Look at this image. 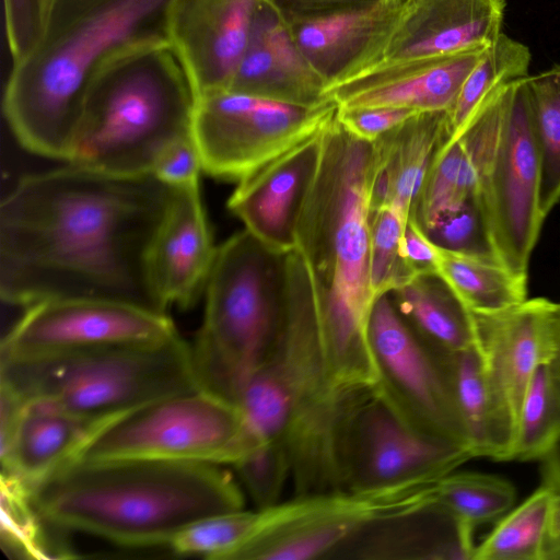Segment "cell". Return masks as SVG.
<instances>
[{"instance_id":"e575fe53","label":"cell","mask_w":560,"mask_h":560,"mask_svg":"<svg viewBox=\"0 0 560 560\" xmlns=\"http://www.w3.org/2000/svg\"><path fill=\"white\" fill-rule=\"evenodd\" d=\"M430 497L475 529L505 515L514 506L516 492L497 476L453 471L431 485Z\"/></svg>"},{"instance_id":"d590c367","label":"cell","mask_w":560,"mask_h":560,"mask_svg":"<svg viewBox=\"0 0 560 560\" xmlns=\"http://www.w3.org/2000/svg\"><path fill=\"white\" fill-rule=\"evenodd\" d=\"M559 433L560 404L544 364L535 371L521 400L512 460H539Z\"/></svg>"},{"instance_id":"484cf974","label":"cell","mask_w":560,"mask_h":560,"mask_svg":"<svg viewBox=\"0 0 560 560\" xmlns=\"http://www.w3.org/2000/svg\"><path fill=\"white\" fill-rule=\"evenodd\" d=\"M452 138L448 110L418 112L381 136L371 212L390 208L409 219L441 148Z\"/></svg>"},{"instance_id":"c3c4849f","label":"cell","mask_w":560,"mask_h":560,"mask_svg":"<svg viewBox=\"0 0 560 560\" xmlns=\"http://www.w3.org/2000/svg\"><path fill=\"white\" fill-rule=\"evenodd\" d=\"M545 560H560V497L556 495Z\"/></svg>"},{"instance_id":"83f0119b","label":"cell","mask_w":560,"mask_h":560,"mask_svg":"<svg viewBox=\"0 0 560 560\" xmlns=\"http://www.w3.org/2000/svg\"><path fill=\"white\" fill-rule=\"evenodd\" d=\"M388 293L408 327L432 351L448 354L475 345L471 313L439 272L416 276Z\"/></svg>"},{"instance_id":"8fae6325","label":"cell","mask_w":560,"mask_h":560,"mask_svg":"<svg viewBox=\"0 0 560 560\" xmlns=\"http://www.w3.org/2000/svg\"><path fill=\"white\" fill-rule=\"evenodd\" d=\"M337 109L332 100L304 106L232 90L200 95L192 135L203 171L240 182L318 133Z\"/></svg>"},{"instance_id":"f546056e","label":"cell","mask_w":560,"mask_h":560,"mask_svg":"<svg viewBox=\"0 0 560 560\" xmlns=\"http://www.w3.org/2000/svg\"><path fill=\"white\" fill-rule=\"evenodd\" d=\"M435 248L438 272L470 312H498L527 299V279L513 275L501 264Z\"/></svg>"},{"instance_id":"4fadbf2b","label":"cell","mask_w":560,"mask_h":560,"mask_svg":"<svg viewBox=\"0 0 560 560\" xmlns=\"http://www.w3.org/2000/svg\"><path fill=\"white\" fill-rule=\"evenodd\" d=\"M428 488L357 493L295 494L262 511L246 539L226 560L330 559L363 525L381 514L422 502Z\"/></svg>"},{"instance_id":"b9f144b4","label":"cell","mask_w":560,"mask_h":560,"mask_svg":"<svg viewBox=\"0 0 560 560\" xmlns=\"http://www.w3.org/2000/svg\"><path fill=\"white\" fill-rule=\"evenodd\" d=\"M202 171L201 153L194 135H190L168 147L158 159L151 173L177 189L197 185Z\"/></svg>"},{"instance_id":"ffe728a7","label":"cell","mask_w":560,"mask_h":560,"mask_svg":"<svg viewBox=\"0 0 560 560\" xmlns=\"http://www.w3.org/2000/svg\"><path fill=\"white\" fill-rule=\"evenodd\" d=\"M474 528L430 497L371 520L330 559L474 560Z\"/></svg>"},{"instance_id":"1f68e13d","label":"cell","mask_w":560,"mask_h":560,"mask_svg":"<svg viewBox=\"0 0 560 560\" xmlns=\"http://www.w3.org/2000/svg\"><path fill=\"white\" fill-rule=\"evenodd\" d=\"M1 537L9 549L26 558H73L68 532L37 510L23 481L1 474Z\"/></svg>"},{"instance_id":"ee69618b","label":"cell","mask_w":560,"mask_h":560,"mask_svg":"<svg viewBox=\"0 0 560 560\" xmlns=\"http://www.w3.org/2000/svg\"><path fill=\"white\" fill-rule=\"evenodd\" d=\"M287 23L383 0H266ZM408 1V0H400Z\"/></svg>"},{"instance_id":"f1b7e54d","label":"cell","mask_w":560,"mask_h":560,"mask_svg":"<svg viewBox=\"0 0 560 560\" xmlns=\"http://www.w3.org/2000/svg\"><path fill=\"white\" fill-rule=\"evenodd\" d=\"M479 175L478 140L465 126L439 151L411 208L409 219L425 231L443 214L475 196Z\"/></svg>"},{"instance_id":"8992f818","label":"cell","mask_w":560,"mask_h":560,"mask_svg":"<svg viewBox=\"0 0 560 560\" xmlns=\"http://www.w3.org/2000/svg\"><path fill=\"white\" fill-rule=\"evenodd\" d=\"M198 96L171 43L116 58L89 86L67 163L125 175L151 173L168 147L192 135Z\"/></svg>"},{"instance_id":"74e56055","label":"cell","mask_w":560,"mask_h":560,"mask_svg":"<svg viewBox=\"0 0 560 560\" xmlns=\"http://www.w3.org/2000/svg\"><path fill=\"white\" fill-rule=\"evenodd\" d=\"M407 221L390 208L371 212L370 278L375 299L416 277L401 252Z\"/></svg>"},{"instance_id":"7402d4cb","label":"cell","mask_w":560,"mask_h":560,"mask_svg":"<svg viewBox=\"0 0 560 560\" xmlns=\"http://www.w3.org/2000/svg\"><path fill=\"white\" fill-rule=\"evenodd\" d=\"M552 303L535 298L498 312H470L486 372L515 418L535 371L550 355Z\"/></svg>"},{"instance_id":"6da1fadb","label":"cell","mask_w":560,"mask_h":560,"mask_svg":"<svg viewBox=\"0 0 560 560\" xmlns=\"http://www.w3.org/2000/svg\"><path fill=\"white\" fill-rule=\"evenodd\" d=\"M175 192L152 173L74 163L25 176L0 206L2 300L97 299L167 314L149 255Z\"/></svg>"},{"instance_id":"44dd1931","label":"cell","mask_w":560,"mask_h":560,"mask_svg":"<svg viewBox=\"0 0 560 560\" xmlns=\"http://www.w3.org/2000/svg\"><path fill=\"white\" fill-rule=\"evenodd\" d=\"M322 130L240 180L229 199L245 229L275 250L295 247L296 222L319 163Z\"/></svg>"},{"instance_id":"603a6c76","label":"cell","mask_w":560,"mask_h":560,"mask_svg":"<svg viewBox=\"0 0 560 560\" xmlns=\"http://www.w3.org/2000/svg\"><path fill=\"white\" fill-rule=\"evenodd\" d=\"M504 9L505 0H409L380 61L488 47L502 33Z\"/></svg>"},{"instance_id":"7dc6e473","label":"cell","mask_w":560,"mask_h":560,"mask_svg":"<svg viewBox=\"0 0 560 560\" xmlns=\"http://www.w3.org/2000/svg\"><path fill=\"white\" fill-rule=\"evenodd\" d=\"M539 462L541 464V485L560 497V433Z\"/></svg>"},{"instance_id":"4316f807","label":"cell","mask_w":560,"mask_h":560,"mask_svg":"<svg viewBox=\"0 0 560 560\" xmlns=\"http://www.w3.org/2000/svg\"><path fill=\"white\" fill-rule=\"evenodd\" d=\"M452 389L475 457L512 460L516 418L488 376L476 345L447 357Z\"/></svg>"},{"instance_id":"836d02e7","label":"cell","mask_w":560,"mask_h":560,"mask_svg":"<svg viewBox=\"0 0 560 560\" xmlns=\"http://www.w3.org/2000/svg\"><path fill=\"white\" fill-rule=\"evenodd\" d=\"M529 62L528 47L500 33L470 71L454 106L448 112L452 138L462 130L474 112L494 89L527 77Z\"/></svg>"},{"instance_id":"5b68a950","label":"cell","mask_w":560,"mask_h":560,"mask_svg":"<svg viewBox=\"0 0 560 560\" xmlns=\"http://www.w3.org/2000/svg\"><path fill=\"white\" fill-rule=\"evenodd\" d=\"M31 490L57 527L128 548L167 547L197 520L244 509L233 475L208 463L78 459Z\"/></svg>"},{"instance_id":"9c48e42d","label":"cell","mask_w":560,"mask_h":560,"mask_svg":"<svg viewBox=\"0 0 560 560\" xmlns=\"http://www.w3.org/2000/svg\"><path fill=\"white\" fill-rule=\"evenodd\" d=\"M259 443L236 404L197 388L119 415L75 460L152 459L233 466Z\"/></svg>"},{"instance_id":"60d3db41","label":"cell","mask_w":560,"mask_h":560,"mask_svg":"<svg viewBox=\"0 0 560 560\" xmlns=\"http://www.w3.org/2000/svg\"><path fill=\"white\" fill-rule=\"evenodd\" d=\"M5 28L13 62L38 40L52 0H3Z\"/></svg>"},{"instance_id":"7bdbcfd3","label":"cell","mask_w":560,"mask_h":560,"mask_svg":"<svg viewBox=\"0 0 560 560\" xmlns=\"http://www.w3.org/2000/svg\"><path fill=\"white\" fill-rule=\"evenodd\" d=\"M416 110L398 107H339L337 116L354 136L365 141H375L415 115Z\"/></svg>"},{"instance_id":"2e32d148","label":"cell","mask_w":560,"mask_h":560,"mask_svg":"<svg viewBox=\"0 0 560 560\" xmlns=\"http://www.w3.org/2000/svg\"><path fill=\"white\" fill-rule=\"evenodd\" d=\"M0 410L1 474L31 489L75 460L92 439L121 415L83 416L46 399L22 400L2 389Z\"/></svg>"},{"instance_id":"ab89813d","label":"cell","mask_w":560,"mask_h":560,"mask_svg":"<svg viewBox=\"0 0 560 560\" xmlns=\"http://www.w3.org/2000/svg\"><path fill=\"white\" fill-rule=\"evenodd\" d=\"M438 248L463 253L500 264L475 196L443 214L431 228L422 231Z\"/></svg>"},{"instance_id":"f35d334b","label":"cell","mask_w":560,"mask_h":560,"mask_svg":"<svg viewBox=\"0 0 560 560\" xmlns=\"http://www.w3.org/2000/svg\"><path fill=\"white\" fill-rule=\"evenodd\" d=\"M232 467L258 511L278 504L291 479L288 451L277 441L260 442Z\"/></svg>"},{"instance_id":"d6986e66","label":"cell","mask_w":560,"mask_h":560,"mask_svg":"<svg viewBox=\"0 0 560 560\" xmlns=\"http://www.w3.org/2000/svg\"><path fill=\"white\" fill-rule=\"evenodd\" d=\"M408 1L383 0L288 24L328 90L382 59Z\"/></svg>"},{"instance_id":"d4e9b609","label":"cell","mask_w":560,"mask_h":560,"mask_svg":"<svg viewBox=\"0 0 560 560\" xmlns=\"http://www.w3.org/2000/svg\"><path fill=\"white\" fill-rule=\"evenodd\" d=\"M217 249L199 185L177 188L149 255L153 287L167 307H188L203 293Z\"/></svg>"},{"instance_id":"d6a6232c","label":"cell","mask_w":560,"mask_h":560,"mask_svg":"<svg viewBox=\"0 0 560 560\" xmlns=\"http://www.w3.org/2000/svg\"><path fill=\"white\" fill-rule=\"evenodd\" d=\"M525 81L539 159V203L546 218L560 200V63Z\"/></svg>"},{"instance_id":"7a4b0ae2","label":"cell","mask_w":560,"mask_h":560,"mask_svg":"<svg viewBox=\"0 0 560 560\" xmlns=\"http://www.w3.org/2000/svg\"><path fill=\"white\" fill-rule=\"evenodd\" d=\"M320 139L317 172L296 222L295 247L313 281L334 382L342 392H357L377 383L369 320L375 300L370 278L371 189L378 152L376 141L351 133L337 112Z\"/></svg>"},{"instance_id":"5bb4252c","label":"cell","mask_w":560,"mask_h":560,"mask_svg":"<svg viewBox=\"0 0 560 560\" xmlns=\"http://www.w3.org/2000/svg\"><path fill=\"white\" fill-rule=\"evenodd\" d=\"M369 338L377 372L375 389L390 407L417 431L469 447L454 400L450 353H436L421 342L389 293L374 300Z\"/></svg>"},{"instance_id":"ac0fdd59","label":"cell","mask_w":560,"mask_h":560,"mask_svg":"<svg viewBox=\"0 0 560 560\" xmlns=\"http://www.w3.org/2000/svg\"><path fill=\"white\" fill-rule=\"evenodd\" d=\"M261 0H177L170 43L182 57L198 95L229 89Z\"/></svg>"},{"instance_id":"3957f363","label":"cell","mask_w":560,"mask_h":560,"mask_svg":"<svg viewBox=\"0 0 560 560\" xmlns=\"http://www.w3.org/2000/svg\"><path fill=\"white\" fill-rule=\"evenodd\" d=\"M177 0H52L34 47L13 62L3 107L28 151L68 162L96 74L135 49L170 43Z\"/></svg>"},{"instance_id":"e0dca14e","label":"cell","mask_w":560,"mask_h":560,"mask_svg":"<svg viewBox=\"0 0 560 560\" xmlns=\"http://www.w3.org/2000/svg\"><path fill=\"white\" fill-rule=\"evenodd\" d=\"M488 47L441 57L380 61L329 88L327 96L339 107L450 112Z\"/></svg>"},{"instance_id":"cb8c5ba5","label":"cell","mask_w":560,"mask_h":560,"mask_svg":"<svg viewBox=\"0 0 560 560\" xmlns=\"http://www.w3.org/2000/svg\"><path fill=\"white\" fill-rule=\"evenodd\" d=\"M226 90L304 106L331 100L289 24L266 0L256 11L247 46Z\"/></svg>"},{"instance_id":"277c9868","label":"cell","mask_w":560,"mask_h":560,"mask_svg":"<svg viewBox=\"0 0 560 560\" xmlns=\"http://www.w3.org/2000/svg\"><path fill=\"white\" fill-rule=\"evenodd\" d=\"M366 390V389H365ZM335 384L320 313L306 262L287 252L279 328L265 362L244 386L237 406L259 442H281L295 494L343 490L340 447L355 397Z\"/></svg>"},{"instance_id":"bcb514c9","label":"cell","mask_w":560,"mask_h":560,"mask_svg":"<svg viewBox=\"0 0 560 560\" xmlns=\"http://www.w3.org/2000/svg\"><path fill=\"white\" fill-rule=\"evenodd\" d=\"M551 348L546 369L551 387L560 404V303H552L550 314Z\"/></svg>"},{"instance_id":"7c38bea8","label":"cell","mask_w":560,"mask_h":560,"mask_svg":"<svg viewBox=\"0 0 560 560\" xmlns=\"http://www.w3.org/2000/svg\"><path fill=\"white\" fill-rule=\"evenodd\" d=\"M525 79L512 84L499 136L482 162L475 194L500 264L523 279H527L545 220Z\"/></svg>"},{"instance_id":"9a60e30c","label":"cell","mask_w":560,"mask_h":560,"mask_svg":"<svg viewBox=\"0 0 560 560\" xmlns=\"http://www.w3.org/2000/svg\"><path fill=\"white\" fill-rule=\"evenodd\" d=\"M25 308L1 341L0 359H35L150 343L178 334L167 314L109 300L59 299Z\"/></svg>"},{"instance_id":"ba28073f","label":"cell","mask_w":560,"mask_h":560,"mask_svg":"<svg viewBox=\"0 0 560 560\" xmlns=\"http://www.w3.org/2000/svg\"><path fill=\"white\" fill-rule=\"evenodd\" d=\"M0 387L70 411L108 417L200 388L190 343L178 334L156 342L68 354L0 359Z\"/></svg>"},{"instance_id":"4dcf8cb0","label":"cell","mask_w":560,"mask_h":560,"mask_svg":"<svg viewBox=\"0 0 560 560\" xmlns=\"http://www.w3.org/2000/svg\"><path fill=\"white\" fill-rule=\"evenodd\" d=\"M556 494L541 485L498 520L475 548L474 560H545Z\"/></svg>"},{"instance_id":"30bf717a","label":"cell","mask_w":560,"mask_h":560,"mask_svg":"<svg viewBox=\"0 0 560 560\" xmlns=\"http://www.w3.org/2000/svg\"><path fill=\"white\" fill-rule=\"evenodd\" d=\"M466 445L410 427L375 387L354 399L343 429V490L381 493L427 487L474 458Z\"/></svg>"},{"instance_id":"52a82bcc","label":"cell","mask_w":560,"mask_h":560,"mask_svg":"<svg viewBox=\"0 0 560 560\" xmlns=\"http://www.w3.org/2000/svg\"><path fill=\"white\" fill-rule=\"evenodd\" d=\"M287 252L246 229L217 249L205 288L202 324L190 343L200 388L237 405L276 338L284 300Z\"/></svg>"},{"instance_id":"8d00e7d4","label":"cell","mask_w":560,"mask_h":560,"mask_svg":"<svg viewBox=\"0 0 560 560\" xmlns=\"http://www.w3.org/2000/svg\"><path fill=\"white\" fill-rule=\"evenodd\" d=\"M258 514L242 509L202 517L178 532L166 548L176 556L226 560L250 534Z\"/></svg>"},{"instance_id":"f6af8a7d","label":"cell","mask_w":560,"mask_h":560,"mask_svg":"<svg viewBox=\"0 0 560 560\" xmlns=\"http://www.w3.org/2000/svg\"><path fill=\"white\" fill-rule=\"evenodd\" d=\"M401 252L416 276L438 272L436 248L411 219H408L405 226Z\"/></svg>"}]
</instances>
